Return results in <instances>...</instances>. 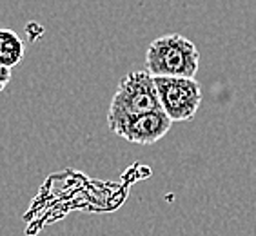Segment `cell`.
<instances>
[{
  "label": "cell",
  "instance_id": "obj_1",
  "mask_svg": "<svg viewBox=\"0 0 256 236\" xmlns=\"http://www.w3.org/2000/svg\"><path fill=\"white\" fill-rule=\"evenodd\" d=\"M162 104L158 98V89L154 76L146 69L131 71L120 80L114 91L108 111V124L111 131H116L120 126L129 122L138 114L158 111Z\"/></svg>",
  "mask_w": 256,
  "mask_h": 236
},
{
  "label": "cell",
  "instance_id": "obj_2",
  "mask_svg": "<svg viewBox=\"0 0 256 236\" xmlns=\"http://www.w3.org/2000/svg\"><path fill=\"white\" fill-rule=\"evenodd\" d=\"M200 68V51L191 40L178 33L162 34L146 51V71L153 76L194 78Z\"/></svg>",
  "mask_w": 256,
  "mask_h": 236
},
{
  "label": "cell",
  "instance_id": "obj_3",
  "mask_svg": "<svg viewBox=\"0 0 256 236\" xmlns=\"http://www.w3.org/2000/svg\"><path fill=\"white\" fill-rule=\"evenodd\" d=\"M158 98L164 113L172 122H189L202 104V88L194 78L184 76H154Z\"/></svg>",
  "mask_w": 256,
  "mask_h": 236
},
{
  "label": "cell",
  "instance_id": "obj_4",
  "mask_svg": "<svg viewBox=\"0 0 256 236\" xmlns=\"http://www.w3.org/2000/svg\"><path fill=\"white\" fill-rule=\"evenodd\" d=\"M172 126V120L164 113V109L158 111H149V113L138 114L131 118L129 122L120 126L114 134L133 144H142V146H151L162 140L169 133Z\"/></svg>",
  "mask_w": 256,
  "mask_h": 236
},
{
  "label": "cell",
  "instance_id": "obj_5",
  "mask_svg": "<svg viewBox=\"0 0 256 236\" xmlns=\"http://www.w3.org/2000/svg\"><path fill=\"white\" fill-rule=\"evenodd\" d=\"M26 46L15 31L0 30V66L13 69L24 58Z\"/></svg>",
  "mask_w": 256,
  "mask_h": 236
},
{
  "label": "cell",
  "instance_id": "obj_6",
  "mask_svg": "<svg viewBox=\"0 0 256 236\" xmlns=\"http://www.w3.org/2000/svg\"><path fill=\"white\" fill-rule=\"evenodd\" d=\"M10 80H11V69L0 66V93L6 89V86L10 84Z\"/></svg>",
  "mask_w": 256,
  "mask_h": 236
}]
</instances>
